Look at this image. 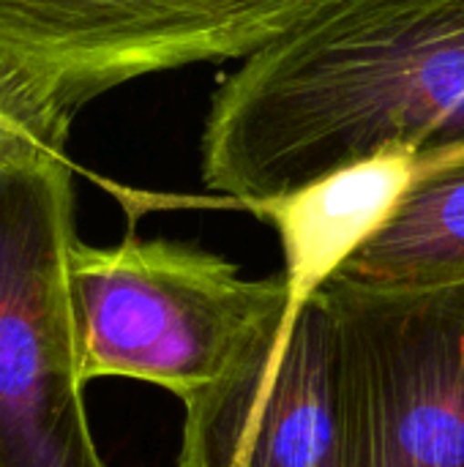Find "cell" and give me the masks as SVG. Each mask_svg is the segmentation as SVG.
Here are the masks:
<instances>
[{
  "label": "cell",
  "instance_id": "cell-1",
  "mask_svg": "<svg viewBox=\"0 0 464 467\" xmlns=\"http://www.w3.org/2000/svg\"><path fill=\"white\" fill-rule=\"evenodd\" d=\"M464 148V0H328L211 101L202 183L265 200L383 150Z\"/></svg>",
  "mask_w": 464,
  "mask_h": 467
},
{
  "label": "cell",
  "instance_id": "cell-2",
  "mask_svg": "<svg viewBox=\"0 0 464 467\" xmlns=\"http://www.w3.org/2000/svg\"><path fill=\"white\" fill-rule=\"evenodd\" d=\"M68 282L85 383L129 378L180 400L295 296L284 274L243 279L222 254L134 235L104 249L77 241Z\"/></svg>",
  "mask_w": 464,
  "mask_h": 467
},
{
  "label": "cell",
  "instance_id": "cell-9",
  "mask_svg": "<svg viewBox=\"0 0 464 467\" xmlns=\"http://www.w3.org/2000/svg\"><path fill=\"white\" fill-rule=\"evenodd\" d=\"M66 134L68 126L46 118L0 82V167L36 153H63Z\"/></svg>",
  "mask_w": 464,
  "mask_h": 467
},
{
  "label": "cell",
  "instance_id": "cell-6",
  "mask_svg": "<svg viewBox=\"0 0 464 467\" xmlns=\"http://www.w3.org/2000/svg\"><path fill=\"white\" fill-rule=\"evenodd\" d=\"M183 405L180 467H325L334 328L323 296H293Z\"/></svg>",
  "mask_w": 464,
  "mask_h": 467
},
{
  "label": "cell",
  "instance_id": "cell-4",
  "mask_svg": "<svg viewBox=\"0 0 464 467\" xmlns=\"http://www.w3.org/2000/svg\"><path fill=\"white\" fill-rule=\"evenodd\" d=\"M334 328L325 467H464V282L317 287Z\"/></svg>",
  "mask_w": 464,
  "mask_h": 467
},
{
  "label": "cell",
  "instance_id": "cell-3",
  "mask_svg": "<svg viewBox=\"0 0 464 467\" xmlns=\"http://www.w3.org/2000/svg\"><path fill=\"white\" fill-rule=\"evenodd\" d=\"M77 241L66 153L0 167V467H107L85 413Z\"/></svg>",
  "mask_w": 464,
  "mask_h": 467
},
{
  "label": "cell",
  "instance_id": "cell-8",
  "mask_svg": "<svg viewBox=\"0 0 464 467\" xmlns=\"http://www.w3.org/2000/svg\"><path fill=\"white\" fill-rule=\"evenodd\" d=\"M334 276L377 290L464 282V148L421 156L391 216Z\"/></svg>",
  "mask_w": 464,
  "mask_h": 467
},
{
  "label": "cell",
  "instance_id": "cell-5",
  "mask_svg": "<svg viewBox=\"0 0 464 467\" xmlns=\"http://www.w3.org/2000/svg\"><path fill=\"white\" fill-rule=\"evenodd\" d=\"M328 0H0V79L68 126L145 74L249 57Z\"/></svg>",
  "mask_w": 464,
  "mask_h": 467
},
{
  "label": "cell",
  "instance_id": "cell-7",
  "mask_svg": "<svg viewBox=\"0 0 464 467\" xmlns=\"http://www.w3.org/2000/svg\"><path fill=\"white\" fill-rule=\"evenodd\" d=\"M421 167L413 150H383L265 200H216L268 219L295 296L314 293L391 216Z\"/></svg>",
  "mask_w": 464,
  "mask_h": 467
}]
</instances>
